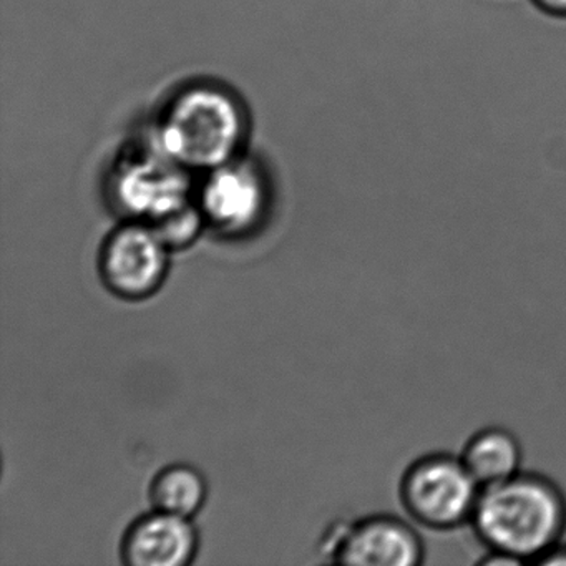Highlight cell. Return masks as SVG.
Here are the masks:
<instances>
[{
  "label": "cell",
  "instance_id": "1",
  "mask_svg": "<svg viewBox=\"0 0 566 566\" xmlns=\"http://www.w3.org/2000/svg\"><path fill=\"white\" fill-rule=\"evenodd\" d=\"M470 526L486 552L538 565L565 536V492L549 476L522 470L480 490Z\"/></svg>",
  "mask_w": 566,
  "mask_h": 566
},
{
  "label": "cell",
  "instance_id": "2",
  "mask_svg": "<svg viewBox=\"0 0 566 566\" xmlns=\"http://www.w3.org/2000/svg\"><path fill=\"white\" fill-rule=\"evenodd\" d=\"M248 117L240 98L217 84L188 85L165 105L150 142L188 171H207L243 154Z\"/></svg>",
  "mask_w": 566,
  "mask_h": 566
},
{
  "label": "cell",
  "instance_id": "3",
  "mask_svg": "<svg viewBox=\"0 0 566 566\" xmlns=\"http://www.w3.org/2000/svg\"><path fill=\"white\" fill-rule=\"evenodd\" d=\"M482 486L460 455L429 452L417 457L399 480V500L416 525L449 532L470 525Z\"/></svg>",
  "mask_w": 566,
  "mask_h": 566
},
{
  "label": "cell",
  "instance_id": "4",
  "mask_svg": "<svg viewBox=\"0 0 566 566\" xmlns=\"http://www.w3.org/2000/svg\"><path fill=\"white\" fill-rule=\"evenodd\" d=\"M190 175L148 142L144 148L125 154L112 170V208L122 221L158 223L197 200Z\"/></svg>",
  "mask_w": 566,
  "mask_h": 566
},
{
  "label": "cell",
  "instance_id": "5",
  "mask_svg": "<svg viewBox=\"0 0 566 566\" xmlns=\"http://www.w3.org/2000/svg\"><path fill=\"white\" fill-rule=\"evenodd\" d=\"M170 254L150 224L122 221L102 241L98 276L112 296L142 303L164 287L170 273Z\"/></svg>",
  "mask_w": 566,
  "mask_h": 566
},
{
  "label": "cell",
  "instance_id": "6",
  "mask_svg": "<svg viewBox=\"0 0 566 566\" xmlns=\"http://www.w3.org/2000/svg\"><path fill=\"white\" fill-rule=\"evenodd\" d=\"M195 198L207 228L224 238H241L263 223L270 190L261 167L240 155L207 171Z\"/></svg>",
  "mask_w": 566,
  "mask_h": 566
},
{
  "label": "cell",
  "instance_id": "7",
  "mask_svg": "<svg viewBox=\"0 0 566 566\" xmlns=\"http://www.w3.org/2000/svg\"><path fill=\"white\" fill-rule=\"evenodd\" d=\"M327 562L349 566H419L426 546L416 526L389 513L334 525L323 536Z\"/></svg>",
  "mask_w": 566,
  "mask_h": 566
},
{
  "label": "cell",
  "instance_id": "8",
  "mask_svg": "<svg viewBox=\"0 0 566 566\" xmlns=\"http://www.w3.org/2000/svg\"><path fill=\"white\" fill-rule=\"evenodd\" d=\"M200 543L193 520L151 509L125 530L120 558L127 566H188L197 559Z\"/></svg>",
  "mask_w": 566,
  "mask_h": 566
},
{
  "label": "cell",
  "instance_id": "9",
  "mask_svg": "<svg viewBox=\"0 0 566 566\" xmlns=\"http://www.w3.org/2000/svg\"><path fill=\"white\" fill-rule=\"evenodd\" d=\"M459 455L482 489L522 472V443L505 427L489 426L476 430L467 439Z\"/></svg>",
  "mask_w": 566,
  "mask_h": 566
},
{
  "label": "cell",
  "instance_id": "10",
  "mask_svg": "<svg viewBox=\"0 0 566 566\" xmlns=\"http://www.w3.org/2000/svg\"><path fill=\"white\" fill-rule=\"evenodd\" d=\"M210 495L208 480L198 467L191 463H170L155 473L148 496L151 509L174 513L195 520L205 509Z\"/></svg>",
  "mask_w": 566,
  "mask_h": 566
},
{
  "label": "cell",
  "instance_id": "11",
  "mask_svg": "<svg viewBox=\"0 0 566 566\" xmlns=\"http://www.w3.org/2000/svg\"><path fill=\"white\" fill-rule=\"evenodd\" d=\"M150 227L157 231L168 250L177 253V251L188 250L201 237V231L207 228V221L195 200L193 203L180 208Z\"/></svg>",
  "mask_w": 566,
  "mask_h": 566
},
{
  "label": "cell",
  "instance_id": "12",
  "mask_svg": "<svg viewBox=\"0 0 566 566\" xmlns=\"http://www.w3.org/2000/svg\"><path fill=\"white\" fill-rule=\"evenodd\" d=\"M538 11L555 19H566V0H532Z\"/></svg>",
  "mask_w": 566,
  "mask_h": 566
},
{
  "label": "cell",
  "instance_id": "13",
  "mask_svg": "<svg viewBox=\"0 0 566 566\" xmlns=\"http://www.w3.org/2000/svg\"><path fill=\"white\" fill-rule=\"evenodd\" d=\"M538 565L566 566V543L562 539L555 548L549 549V552L539 559Z\"/></svg>",
  "mask_w": 566,
  "mask_h": 566
}]
</instances>
